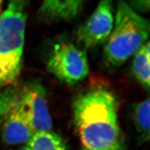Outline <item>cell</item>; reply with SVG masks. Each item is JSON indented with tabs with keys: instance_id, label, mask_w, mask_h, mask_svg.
Listing matches in <instances>:
<instances>
[{
	"instance_id": "obj_1",
	"label": "cell",
	"mask_w": 150,
	"mask_h": 150,
	"mask_svg": "<svg viewBox=\"0 0 150 150\" xmlns=\"http://www.w3.org/2000/svg\"><path fill=\"white\" fill-rule=\"evenodd\" d=\"M117 110L116 97L105 88L88 91L76 98L74 122L84 148L121 150Z\"/></svg>"
},
{
	"instance_id": "obj_2",
	"label": "cell",
	"mask_w": 150,
	"mask_h": 150,
	"mask_svg": "<svg viewBox=\"0 0 150 150\" xmlns=\"http://www.w3.org/2000/svg\"><path fill=\"white\" fill-rule=\"evenodd\" d=\"M149 33V21L126 2H119L115 23L103 50L106 67L114 70L123 64L146 42Z\"/></svg>"
},
{
	"instance_id": "obj_3",
	"label": "cell",
	"mask_w": 150,
	"mask_h": 150,
	"mask_svg": "<svg viewBox=\"0 0 150 150\" xmlns=\"http://www.w3.org/2000/svg\"><path fill=\"white\" fill-rule=\"evenodd\" d=\"M27 5L12 1L0 16V90L12 85L21 71Z\"/></svg>"
},
{
	"instance_id": "obj_4",
	"label": "cell",
	"mask_w": 150,
	"mask_h": 150,
	"mask_svg": "<svg viewBox=\"0 0 150 150\" xmlns=\"http://www.w3.org/2000/svg\"><path fill=\"white\" fill-rule=\"evenodd\" d=\"M0 123L7 145L27 143L35 134L20 101V88L12 85L0 92Z\"/></svg>"
},
{
	"instance_id": "obj_5",
	"label": "cell",
	"mask_w": 150,
	"mask_h": 150,
	"mask_svg": "<svg viewBox=\"0 0 150 150\" xmlns=\"http://www.w3.org/2000/svg\"><path fill=\"white\" fill-rule=\"evenodd\" d=\"M47 67L59 80L69 85L84 80L89 72L85 51L69 42L54 46L49 55Z\"/></svg>"
},
{
	"instance_id": "obj_6",
	"label": "cell",
	"mask_w": 150,
	"mask_h": 150,
	"mask_svg": "<svg viewBox=\"0 0 150 150\" xmlns=\"http://www.w3.org/2000/svg\"><path fill=\"white\" fill-rule=\"evenodd\" d=\"M113 24L112 2L101 1L88 20L77 30V41L85 48L95 47L106 42Z\"/></svg>"
},
{
	"instance_id": "obj_7",
	"label": "cell",
	"mask_w": 150,
	"mask_h": 150,
	"mask_svg": "<svg viewBox=\"0 0 150 150\" xmlns=\"http://www.w3.org/2000/svg\"><path fill=\"white\" fill-rule=\"evenodd\" d=\"M46 93L38 82H33L20 89L22 106L35 133L51 131L52 127Z\"/></svg>"
},
{
	"instance_id": "obj_8",
	"label": "cell",
	"mask_w": 150,
	"mask_h": 150,
	"mask_svg": "<svg viewBox=\"0 0 150 150\" xmlns=\"http://www.w3.org/2000/svg\"><path fill=\"white\" fill-rule=\"evenodd\" d=\"M85 1L80 0L45 1L39 8V15L49 22L70 21L79 15Z\"/></svg>"
},
{
	"instance_id": "obj_9",
	"label": "cell",
	"mask_w": 150,
	"mask_h": 150,
	"mask_svg": "<svg viewBox=\"0 0 150 150\" xmlns=\"http://www.w3.org/2000/svg\"><path fill=\"white\" fill-rule=\"evenodd\" d=\"M150 43L149 41L134 54L132 72L136 79L147 90L150 87Z\"/></svg>"
},
{
	"instance_id": "obj_10",
	"label": "cell",
	"mask_w": 150,
	"mask_h": 150,
	"mask_svg": "<svg viewBox=\"0 0 150 150\" xmlns=\"http://www.w3.org/2000/svg\"><path fill=\"white\" fill-rule=\"evenodd\" d=\"M27 144L30 150H67L62 139L51 131L35 133Z\"/></svg>"
},
{
	"instance_id": "obj_11",
	"label": "cell",
	"mask_w": 150,
	"mask_h": 150,
	"mask_svg": "<svg viewBox=\"0 0 150 150\" xmlns=\"http://www.w3.org/2000/svg\"><path fill=\"white\" fill-rule=\"evenodd\" d=\"M133 118L141 142L150 138V99L149 98L135 105L133 109Z\"/></svg>"
},
{
	"instance_id": "obj_12",
	"label": "cell",
	"mask_w": 150,
	"mask_h": 150,
	"mask_svg": "<svg viewBox=\"0 0 150 150\" xmlns=\"http://www.w3.org/2000/svg\"><path fill=\"white\" fill-rule=\"evenodd\" d=\"M130 6L134 7L136 10L142 12H147L149 10L150 1H135L131 2Z\"/></svg>"
},
{
	"instance_id": "obj_13",
	"label": "cell",
	"mask_w": 150,
	"mask_h": 150,
	"mask_svg": "<svg viewBox=\"0 0 150 150\" xmlns=\"http://www.w3.org/2000/svg\"><path fill=\"white\" fill-rule=\"evenodd\" d=\"M17 150H30V149L27 146H26V147H22V148H20V149H19Z\"/></svg>"
},
{
	"instance_id": "obj_14",
	"label": "cell",
	"mask_w": 150,
	"mask_h": 150,
	"mask_svg": "<svg viewBox=\"0 0 150 150\" xmlns=\"http://www.w3.org/2000/svg\"><path fill=\"white\" fill-rule=\"evenodd\" d=\"M87 150V149H85V148H84L83 147V150Z\"/></svg>"
}]
</instances>
